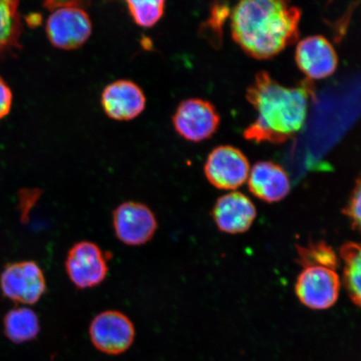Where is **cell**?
<instances>
[{"mask_svg":"<svg viewBox=\"0 0 361 361\" xmlns=\"http://www.w3.org/2000/svg\"><path fill=\"white\" fill-rule=\"evenodd\" d=\"M101 103L109 118L129 121L137 118L145 110L147 98L142 89L130 80H117L103 90Z\"/></svg>","mask_w":361,"mask_h":361,"instance_id":"11","label":"cell"},{"mask_svg":"<svg viewBox=\"0 0 361 361\" xmlns=\"http://www.w3.org/2000/svg\"><path fill=\"white\" fill-rule=\"evenodd\" d=\"M176 132L189 142L209 139L218 130L220 116L215 106L202 99H188L179 104L173 116Z\"/></svg>","mask_w":361,"mask_h":361,"instance_id":"8","label":"cell"},{"mask_svg":"<svg viewBox=\"0 0 361 361\" xmlns=\"http://www.w3.org/2000/svg\"><path fill=\"white\" fill-rule=\"evenodd\" d=\"M116 236L129 246H142L151 241L158 228L150 207L138 202H125L113 212Z\"/></svg>","mask_w":361,"mask_h":361,"instance_id":"7","label":"cell"},{"mask_svg":"<svg viewBox=\"0 0 361 361\" xmlns=\"http://www.w3.org/2000/svg\"><path fill=\"white\" fill-rule=\"evenodd\" d=\"M89 334L94 348L104 354L117 355L133 345L135 329L128 316L120 311L106 310L93 319Z\"/></svg>","mask_w":361,"mask_h":361,"instance_id":"5","label":"cell"},{"mask_svg":"<svg viewBox=\"0 0 361 361\" xmlns=\"http://www.w3.org/2000/svg\"><path fill=\"white\" fill-rule=\"evenodd\" d=\"M19 1L0 0V57L20 49L23 25Z\"/></svg>","mask_w":361,"mask_h":361,"instance_id":"15","label":"cell"},{"mask_svg":"<svg viewBox=\"0 0 361 361\" xmlns=\"http://www.w3.org/2000/svg\"><path fill=\"white\" fill-rule=\"evenodd\" d=\"M341 258L344 261L343 282L352 302L360 306L361 251L357 243L348 242L341 247Z\"/></svg>","mask_w":361,"mask_h":361,"instance_id":"17","label":"cell"},{"mask_svg":"<svg viewBox=\"0 0 361 361\" xmlns=\"http://www.w3.org/2000/svg\"><path fill=\"white\" fill-rule=\"evenodd\" d=\"M310 80L296 87H286L260 71L247 90V100L258 117L243 133L247 141L257 143H283L303 128L310 98L314 96Z\"/></svg>","mask_w":361,"mask_h":361,"instance_id":"1","label":"cell"},{"mask_svg":"<svg viewBox=\"0 0 361 361\" xmlns=\"http://www.w3.org/2000/svg\"><path fill=\"white\" fill-rule=\"evenodd\" d=\"M301 15L300 8L290 2H239L231 13L233 39L247 56L272 58L299 39Z\"/></svg>","mask_w":361,"mask_h":361,"instance_id":"2","label":"cell"},{"mask_svg":"<svg viewBox=\"0 0 361 361\" xmlns=\"http://www.w3.org/2000/svg\"><path fill=\"white\" fill-rule=\"evenodd\" d=\"M3 326L4 335L15 344L33 341L40 331L37 314L27 307L8 311L4 317Z\"/></svg>","mask_w":361,"mask_h":361,"instance_id":"16","label":"cell"},{"mask_svg":"<svg viewBox=\"0 0 361 361\" xmlns=\"http://www.w3.org/2000/svg\"><path fill=\"white\" fill-rule=\"evenodd\" d=\"M297 262L304 268L324 267L336 270L338 259L333 248L326 242L310 243L307 246H297Z\"/></svg>","mask_w":361,"mask_h":361,"instance_id":"18","label":"cell"},{"mask_svg":"<svg viewBox=\"0 0 361 361\" xmlns=\"http://www.w3.org/2000/svg\"><path fill=\"white\" fill-rule=\"evenodd\" d=\"M360 182L357 180L353 192H352L348 204L343 210V213L349 219L352 228L360 229Z\"/></svg>","mask_w":361,"mask_h":361,"instance_id":"20","label":"cell"},{"mask_svg":"<svg viewBox=\"0 0 361 361\" xmlns=\"http://www.w3.org/2000/svg\"><path fill=\"white\" fill-rule=\"evenodd\" d=\"M126 4L135 24L142 28H152L164 15L166 6L164 0L126 1Z\"/></svg>","mask_w":361,"mask_h":361,"instance_id":"19","label":"cell"},{"mask_svg":"<svg viewBox=\"0 0 361 361\" xmlns=\"http://www.w3.org/2000/svg\"><path fill=\"white\" fill-rule=\"evenodd\" d=\"M248 188L259 200L277 202L290 192V180L281 166L273 161H259L248 175Z\"/></svg>","mask_w":361,"mask_h":361,"instance_id":"14","label":"cell"},{"mask_svg":"<svg viewBox=\"0 0 361 361\" xmlns=\"http://www.w3.org/2000/svg\"><path fill=\"white\" fill-rule=\"evenodd\" d=\"M204 173L215 188L235 190L245 183L250 175V161L239 149L220 146L214 149L207 157Z\"/></svg>","mask_w":361,"mask_h":361,"instance_id":"9","label":"cell"},{"mask_svg":"<svg viewBox=\"0 0 361 361\" xmlns=\"http://www.w3.org/2000/svg\"><path fill=\"white\" fill-rule=\"evenodd\" d=\"M13 104L12 90L6 81L0 78V120L11 112Z\"/></svg>","mask_w":361,"mask_h":361,"instance_id":"22","label":"cell"},{"mask_svg":"<svg viewBox=\"0 0 361 361\" xmlns=\"http://www.w3.org/2000/svg\"><path fill=\"white\" fill-rule=\"evenodd\" d=\"M0 290L8 300L32 305L47 291V281L43 270L35 261L16 262L7 264L2 271Z\"/></svg>","mask_w":361,"mask_h":361,"instance_id":"4","label":"cell"},{"mask_svg":"<svg viewBox=\"0 0 361 361\" xmlns=\"http://www.w3.org/2000/svg\"><path fill=\"white\" fill-rule=\"evenodd\" d=\"M340 288L336 270L324 267L304 268L295 283L297 297L312 310L331 308L338 300Z\"/></svg>","mask_w":361,"mask_h":361,"instance_id":"10","label":"cell"},{"mask_svg":"<svg viewBox=\"0 0 361 361\" xmlns=\"http://www.w3.org/2000/svg\"><path fill=\"white\" fill-rule=\"evenodd\" d=\"M213 216L220 231L230 234L247 231L257 216L256 207L250 197L241 192H233L219 198Z\"/></svg>","mask_w":361,"mask_h":361,"instance_id":"13","label":"cell"},{"mask_svg":"<svg viewBox=\"0 0 361 361\" xmlns=\"http://www.w3.org/2000/svg\"><path fill=\"white\" fill-rule=\"evenodd\" d=\"M80 1H47L44 8L51 11L45 24L49 43L63 51H74L88 42L92 34V22Z\"/></svg>","mask_w":361,"mask_h":361,"instance_id":"3","label":"cell"},{"mask_svg":"<svg viewBox=\"0 0 361 361\" xmlns=\"http://www.w3.org/2000/svg\"><path fill=\"white\" fill-rule=\"evenodd\" d=\"M66 269L74 286L85 290L100 286L106 279L109 267L106 255L97 243L81 241L68 252Z\"/></svg>","mask_w":361,"mask_h":361,"instance_id":"6","label":"cell"},{"mask_svg":"<svg viewBox=\"0 0 361 361\" xmlns=\"http://www.w3.org/2000/svg\"><path fill=\"white\" fill-rule=\"evenodd\" d=\"M295 61L309 80L331 76L335 73L338 61L335 48L322 35L310 36L300 40L297 44Z\"/></svg>","mask_w":361,"mask_h":361,"instance_id":"12","label":"cell"},{"mask_svg":"<svg viewBox=\"0 0 361 361\" xmlns=\"http://www.w3.org/2000/svg\"><path fill=\"white\" fill-rule=\"evenodd\" d=\"M42 20V16L38 13H30V15L26 18L27 24L30 27H37L40 25Z\"/></svg>","mask_w":361,"mask_h":361,"instance_id":"23","label":"cell"},{"mask_svg":"<svg viewBox=\"0 0 361 361\" xmlns=\"http://www.w3.org/2000/svg\"><path fill=\"white\" fill-rule=\"evenodd\" d=\"M229 8L227 6V4H223L221 3L215 4L213 7H212L211 16L209 21L207 23V25H209V30H211L212 33H214L216 35V37L218 38L219 42L221 38V36L223 35L222 29L226 20L229 15Z\"/></svg>","mask_w":361,"mask_h":361,"instance_id":"21","label":"cell"}]
</instances>
